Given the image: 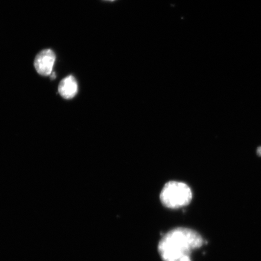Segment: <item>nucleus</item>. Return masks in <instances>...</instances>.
<instances>
[{
	"mask_svg": "<svg viewBox=\"0 0 261 261\" xmlns=\"http://www.w3.org/2000/svg\"><path fill=\"white\" fill-rule=\"evenodd\" d=\"M203 244V238L197 231L178 227L165 234L160 241L158 250L163 261H192V252Z\"/></svg>",
	"mask_w": 261,
	"mask_h": 261,
	"instance_id": "obj_1",
	"label": "nucleus"
},
{
	"mask_svg": "<svg viewBox=\"0 0 261 261\" xmlns=\"http://www.w3.org/2000/svg\"><path fill=\"white\" fill-rule=\"evenodd\" d=\"M160 198L166 207L178 208L187 206L191 203L192 192L184 182L172 181L163 187Z\"/></svg>",
	"mask_w": 261,
	"mask_h": 261,
	"instance_id": "obj_2",
	"label": "nucleus"
},
{
	"mask_svg": "<svg viewBox=\"0 0 261 261\" xmlns=\"http://www.w3.org/2000/svg\"><path fill=\"white\" fill-rule=\"evenodd\" d=\"M56 61V55L51 49H45L35 57L34 66L37 72L42 76H50Z\"/></svg>",
	"mask_w": 261,
	"mask_h": 261,
	"instance_id": "obj_3",
	"label": "nucleus"
},
{
	"mask_svg": "<svg viewBox=\"0 0 261 261\" xmlns=\"http://www.w3.org/2000/svg\"><path fill=\"white\" fill-rule=\"evenodd\" d=\"M77 83L72 75H70L61 81L58 87L59 93L65 99H70L76 95L77 92Z\"/></svg>",
	"mask_w": 261,
	"mask_h": 261,
	"instance_id": "obj_4",
	"label": "nucleus"
},
{
	"mask_svg": "<svg viewBox=\"0 0 261 261\" xmlns=\"http://www.w3.org/2000/svg\"><path fill=\"white\" fill-rule=\"evenodd\" d=\"M256 152L257 155L261 156V146H259L258 148H257Z\"/></svg>",
	"mask_w": 261,
	"mask_h": 261,
	"instance_id": "obj_5",
	"label": "nucleus"
},
{
	"mask_svg": "<svg viewBox=\"0 0 261 261\" xmlns=\"http://www.w3.org/2000/svg\"><path fill=\"white\" fill-rule=\"evenodd\" d=\"M106 1L113 2V1H115V0H106Z\"/></svg>",
	"mask_w": 261,
	"mask_h": 261,
	"instance_id": "obj_6",
	"label": "nucleus"
}]
</instances>
